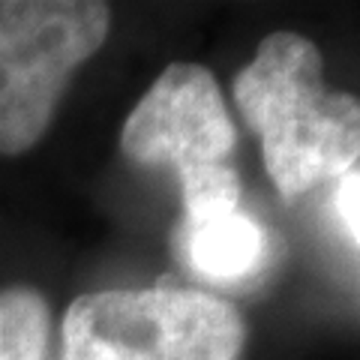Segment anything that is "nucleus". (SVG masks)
I'll return each instance as SVG.
<instances>
[{"instance_id": "f257e3e1", "label": "nucleus", "mask_w": 360, "mask_h": 360, "mask_svg": "<svg viewBox=\"0 0 360 360\" xmlns=\"http://www.w3.org/2000/svg\"><path fill=\"white\" fill-rule=\"evenodd\" d=\"M240 117L262 139L270 184L285 201L357 172L360 103L324 84L321 49L303 33L276 30L234 75Z\"/></svg>"}, {"instance_id": "f03ea898", "label": "nucleus", "mask_w": 360, "mask_h": 360, "mask_svg": "<svg viewBox=\"0 0 360 360\" xmlns=\"http://www.w3.org/2000/svg\"><path fill=\"white\" fill-rule=\"evenodd\" d=\"M234 148L238 129L217 75L189 60L168 63L120 129V150L129 162L177 172L184 222L240 207Z\"/></svg>"}, {"instance_id": "7ed1b4c3", "label": "nucleus", "mask_w": 360, "mask_h": 360, "mask_svg": "<svg viewBox=\"0 0 360 360\" xmlns=\"http://www.w3.org/2000/svg\"><path fill=\"white\" fill-rule=\"evenodd\" d=\"M240 309L201 288H111L75 297L60 360H246Z\"/></svg>"}, {"instance_id": "20e7f679", "label": "nucleus", "mask_w": 360, "mask_h": 360, "mask_svg": "<svg viewBox=\"0 0 360 360\" xmlns=\"http://www.w3.org/2000/svg\"><path fill=\"white\" fill-rule=\"evenodd\" d=\"M108 33L111 6L99 0H0V156L42 141L72 75Z\"/></svg>"}, {"instance_id": "39448f33", "label": "nucleus", "mask_w": 360, "mask_h": 360, "mask_svg": "<svg viewBox=\"0 0 360 360\" xmlns=\"http://www.w3.org/2000/svg\"><path fill=\"white\" fill-rule=\"evenodd\" d=\"M172 243L189 274L217 285L246 283L267 258V234L243 207L195 222L180 219Z\"/></svg>"}, {"instance_id": "423d86ee", "label": "nucleus", "mask_w": 360, "mask_h": 360, "mask_svg": "<svg viewBox=\"0 0 360 360\" xmlns=\"http://www.w3.org/2000/svg\"><path fill=\"white\" fill-rule=\"evenodd\" d=\"M51 307L33 285L0 288V360H49Z\"/></svg>"}, {"instance_id": "0eeeda50", "label": "nucleus", "mask_w": 360, "mask_h": 360, "mask_svg": "<svg viewBox=\"0 0 360 360\" xmlns=\"http://www.w3.org/2000/svg\"><path fill=\"white\" fill-rule=\"evenodd\" d=\"M357 193H360V174L348 172L336 180V217H340V229L345 234V240L352 243V250L357 252L360 246V207H357Z\"/></svg>"}]
</instances>
